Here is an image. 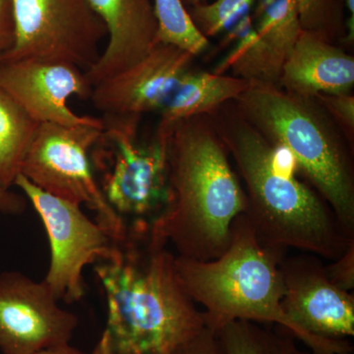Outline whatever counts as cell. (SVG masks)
<instances>
[{
  "label": "cell",
  "instance_id": "6da1fadb",
  "mask_svg": "<svg viewBox=\"0 0 354 354\" xmlns=\"http://www.w3.org/2000/svg\"><path fill=\"white\" fill-rule=\"evenodd\" d=\"M209 115L244 185V216L266 245L332 261L354 243L329 205L297 177L295 160L242 116L235 104Z\"/></svg>",
  "mask_w": 354,
  "mask_h": 354
},
{
  "label": "cell",
  "instance_id": "7a4b0ae2",
  "mask_svg": "<svg viewBox=\"0 0 354 354\" xmlns=\"http://www.w3.org/2000/svg\"><path fill=\"white\" fill-rule=\"evenodd\" d=\"M106 323L92 354H174L205 327L179 279L176 254L151 234H128L94 265Z\"/></svg>",
  "mask_w": 354,
  "mask_h": 354
},
{
  "label": "cell",
  "instance_id": "3957f363",
  "mask_svg": "<svg viewBox=\"0 0 354 354\" xmlns=\"http://www.w3.org/2000/svg\"><path fill=\"white\" fill-rule=\"evenodd\" d=\"M209 115L178 121L169 138L171 199L153 225V241L179 257L216 259L230 243L232 223L245 213L246 195Z\"/></svg>",
  "mask_w": 354,
  "mask_h": 354
},
{
  "label": "cell",
  "instance_id": "277c9868",
  "mask_svg": "<svg viewBox=\"0 0 354 354\" xmlns=\"http://www.w3.org/2000/svg\"><path fill=\"white\" fill-rule=\"evenodd\" d=\"M285 256L263 243L242 214L232 223L230 243L221 256L198 261L176 255V268L184 290L203 307L205 325L215 333L234 321L277 324L312 353L353 354L348 341L312 337L286 315L281 307Z\"/></svg>",
  "mask_w": 354,
  "mask_h": 354
},
{
  "label": "cell",
  "instance_id": "5b68a950",
  "mask_svg": "<svg viewBox=\"0 0 354 354\" xmlns=\"http://www.w3.org/2000/svg\"><path fill=\"white\" fill-rule=\"evenodd\" d=\"M247 121L272 143L283 147L354 237V171L341 135L314 99L286 92L277 84L249 81L234 101Z\"/></svg>",
  "mask_w": 354,
  "mask_h": 354
},
{
  "label": "cell",
  "instance_id": "8992f818",
  "mask_svg": "<svg viewBox=\"0 0 354 354\" xmlns=\"http://www.w3.org/2000/svg\"><path fill=\"white\" fill-rule=\"evenodd\" d=\"M140 120L104 115V128L91 151V162L102 194L128 232L148 234L171 199V127L158 124L150 139L142 140Z\"/></svg>",
  "mask_w": 354,
  "mask_h": 354
},
{
  "label": "cell",
  "instance_id": "52a82bcc",
  "mask_svg": "<svg viewBox=\"0 0 354 354\" xmlns=\"http://www.w3.org/2000/svg\"><path fill=\"white\" fill-rule=\"evenodd\" d=\"M104 127L39 124L20 174L44 192L92 209L113 241H124L128 228L114 213L95 178L91 151Z\"/></svg>",
  "mask_w": 354,
  "mask_h": 354
},
{
  "label": "cell",
  "instance_id": "ba28073f",
  "mask_svg": "<svg viewBox=\"0 0 354 354\" xmlns=\"http://www.w3.org/2000/svg\"><path fill=\"white\" fill-rule=\"evenodd\" d=\"M14 37L4 62L35 59L88 71L101 55L106 26L88 0H10Z\"/></svg>",
  "mask_w": 354,
  "mask_h": 354
},
{
  "label": "cell",
  "instance_id": "9c48e42d",
  "mask_svg": "<svg viewBox=\"0 0 354 354\" xmlns=\"http://www.w3.org/2000/svg\"><path fill=\"white\" fill-rule=\"evenodd\" d=\"M14 186L31 202L48 234L50 262L44 283L58 301H79L85 295L84 270L108 259L115 241L80 205L44 192L21 174Z\"/></svg>",
  "mask_w": 354,
  "mask_h": 354
},
{
  "label": "cell",
  "instance_id": "30bf717a",
  "mask_svg": "<svg viewBox=\"0 0 354 354\" xmlns=\"http://www.w3.org/2000/svg\"><path fill=\"white\" fill-rule=\"evenodd\" d=\"M78 318L50 288L19 272L0 274V351L37 354L68 344Z\"/></svg>",
  "mask_w": 354,
  "mask_h": 354
},
{
  "label": "cell",
  "instance_id": "8fae6325",
  "mask_svg": "<svg viewBox=\"0 0 354 354\" xmlns=\"http://www.w3.org/2000/svg\"><path fill=\"white\" fill-rule=\"evenodd\" d=\"M281 307L291 322L312 337L348 341L354 335V297L335 286L320 258L311 254L283 258Z\"/></svg>",
  "mask_w": 354,
  "mask_h": 354
},
{
  "label": "cell",
  "instance_id": "7c38bea8",
  "mask_svg": "<svg viewBox=\"0 0 354 354\" xmlns=\"http://www.w3.org/2000/svg\"><path fill=\"white\" fill-rule=\"evenodd\" d=\"M0 88L38 124L104 127L102 118L79 115L68 106L72 97L90 99L94 88L85 71L74 65L35 59L3 62Z\"/></svg>",
  "mask_w": 354,
  "mask_h": 354
},
{
  "label": "cell",
  "instance_id": "4fadbf2b",
  "mask_svg": "<svg viewBox=\"0 0 354 354\" xmlns=\"http://www.w3.org/2000/svg\"><path fill=\"white\" fill-rule=\"evenodd\" d=\"M194 57L171 44H156L138 62L94 86L90 100L104 115L160 113Z\"/></svg>",
  "mask_w": 354,
  "mask_h": 354
},
{
  "label": "cell",
  "instance_id": "5bb4252c",
  "mask_svg": "<svg viewBox=\"0 0 354 354\" xmlns=\"http://www.w3.org/2000/svg\"><path fill=\"white\" fill-rule=\"evenodd\" d=\"M257 22L242 32L225 65L235 77L277 84L302 32L295 0H266L256 9Z\"/></svg>",
  "mask_w": 354,
  "mask_h": 354
},
{
  "label": "cell",
  "instance_id": "9a60e30c",
  "mask_svg": "<svg viewBox=\"0 0 354 354\" xmlns=\"http://www.w3.org/2000/svg\"><path fill=\"white\" fill-rule=\"evenodd\" d=\"M108 32L99 59L85 72L94 87L145 57L158 44L153 0H88Z\"/></svg>",
  "mask_w": 354,
  "mask_h": 354
},
{
  "label": "cell",
  "instance_id": "2e32d148",
  "mask_svg": "<svg viewBox=\"0 0 354 354\" xmlns=\"http://www.w3.org/2000/svg\"><path fill=\"white\" fill-rule=\"evenodd\" d=\"M278 85L306 99L317 95L351 94L354 57L335 44L302 31L283 64Z\"/></svg>",
  "mask_w": 354,
  "mask_h": 354
},
{
  "label": "cell",
  "instance_id": "e0dca14e",
  "mask_svg": "<svg viewBox=\"0 0 354 354\" xmlns=\"http://www.w3.org/2000/svg\"><path fill=\"white\" fill-rule=\"evenodd\" d=\"M248 86L245 79L191 68L160 111L158 124L171 127L178 121L194 116L211 115L223 104L236 101Z\"/></svg>",
  "mask_w": 354,
  "mask_h": 354
},
{
  "label": "cell",
  "instance_id": "ac0fdd59",
  "mask_svg": "<svg viewBox=\"0 0 354 354\" xmlns=\"http://www.w3.org/2000/svg\"><path fill=\"white\" fill-rule=\"evenodd\" d=\"M38 123L0 88V187L14 186Z\"/></svg>",
  "mask_w": 354,
  "mask_h": 354
},
{
  "label": "cell",
  "instance_id": "d6986e66",
  "mask_svg": "<svg viewBox=\"0 0 354 354\" xmlns=\"http://www.w3.org/2000/svg\"><path fill=\"white\" fill-rule=\"evenodd\" d=\"M223 354H314L288 333L250 321H234L216 332Z\"/></svg>",
  "mask_w": 354,
  "mask_h": 354
},
{
  "label": "cell",
  "instance_id": "ffe728a7",
  "mask_svg": "<svg viewBox=\"0 0 354 354\" xmlns=\"http://www.w3.org/2000/svg\"><path fill=\"white\" fill-rule=\"evenodd\" d=\"M158 20V43L177 46L197 57L209 46L198 31L181 0H153Z\"/></svg>",
  "mask_w": 354,
  "mask_h": 354
},
{
  "label": "cell",
  "instance_id": "44dd1931",
  "mask_svg": "<svg viewBox=\"0 0 354 354\" xmlns=\"http://www.w3.org/2000/svg\"><path fill=\"white\" fill-rule=\"evenodd\" d=\"M254 4L255 0H216L212 3L203 2L186 9L198 31L209 39L234 31L250 16Z\"/></svg>",
  "mask_w": 354,
  "mask_h": 354
},
{
  "label": "cell",
  "instance_id": "7402d4cb",
  "mask_svg": "<svg viewBox=\"0 0 354 354\" xmlns=\"http://www.w3.org/2000/svg\"><path fill=\"white\" fill-rule=\"evenodd\" d=\"M302 31L330 43L344 41L346 35L344 6L342 0H295Z\"/></svg>",
  "mask_w": 354,
  "mask_h": 354
},
{
  "label": "cell",
  "instance_id": "603a6c76",
  "mask_svg": "<svg viewBox=\"0 0 354 354\" xmlns=\"http://www.w3.org/2000/svg\"><path fill=\"white\" fill-rule=\"evenodd\" d=\"M314 100L326 113L334 118L342 128L344 137L353 143L354 136V97L351 94L317 95Z\"/></svg>",
  "mask_w": 354,
  "mask_h": 354
},
{
  "label": "cell",
  "instance_id": "cb8c5ba5",
  "mask_svg": "<svg viewBox=\"0 0 354 354\" xmlns=\"http://www.w3.org/2000/svg\"><path fill=\"white\" fill-rule=\"evenodd\" d=\"M325 270L328 278L335 286L351 292L354 288V243L341 257L325 266Z\"/></svg>",
  "mask_w": 354,
  "mask_h": 354
},
{
  "label": "cell",
  "instance_id": "d4e9b609",
  "mask_svg": "<svg viewBox=\"0 0 354 354\" xmlns=\"http://www.w3.org/2000/svg\"><path fill=\"white\" fill-rule=\"evenodd\" d=\"M174 354H223L216 333L209 328L204 329L183 344Z\"/></svg>",
  "mask_w": 354,
  "mask_h": 354
},
{
  "label": "cell",
  "instance_id": "484cf974",
  "mask_svg": "<svg viewBox=\"0 0 354 354\" xmlns=\"http://www.w3.org/2000/svg\"><path fill=\"white\" fill-rule=\"evenodd\" d=\"M14 29L10 0H0V66L13 44Z\"/></svg>",
  "mask_w": 354,
  "mask_h": 354
},
{
  "label": "cell",
  "instance_id": "4316f807",
  "mask_svg": "<svg viewBox=\"0 0 354 354\" xmlns=\"http://www.w3.org/2000/svg\"><path fill=\"white\" fill-rule=\"evenodd\" d=\"M25 209V201L10 190L0 187V213L17 215Z\"/></svg>",
  "mask_w": 354,
  "mask_h": 354
},
{
  "label": "cell",
  "instance_id": "83f0119b",
  "mask_svg": "<svg viewBox=\"0 0 354 354\" xmlns=\"http://www.w3.org/2000/svg\"><path fill=\"white\" fill-rule=\"evenodd\" d=\"M344 8L348 11L349 16L346 21V35L344 43L353 44L354 41V0H342Z\"/></svg>",
  "mask_w": 354,
  "mask_h": 354
},
{
  "label": "cell",
  "instance_id": "f1b7e54d",
  "mask_svg": "<svg viewBox=\"0 0 354 354\" xmlns=\"http://www.w3.org/2000/svg\"><path fill=\"white\" fill-rule=\"evenodd\" d=\"M37 354H88L84 351H79L70 344H64V346H57V348L46 349V351H39ZM92 354V353H91Z\"/></svg>",
  "mask_w": 354,
  "mask_h": 354
},
{
  "label": "cell",
  "instance_id": "f546056e",
  "mask_svg": "<svg viewBox=\"0 0 354 354\" xmlns=\"http://www.w3.org/2000/svg\"><path fill=\"white\" fill-rule=\"evenodd\" d=\"M181 1H183L184 6H185L186 8H188V7L195 6H197V4L206 2V0H181Z\"/></svg>",
  "mask_w": 354,
  "mask_h": 354
},
{
  "label": "cell",
  "instance_id": "4dcf8cb0",
  "mask_svg": "<svg viewBox=\"0 0 354 354\" xmlns=\"http://www.w3.org/2000/svg\"><path fill=\"white\" fill-rule=\"evenodd\" d=\"M266 0H258V3H260V2H264Z\"/></svg>",
  "mask_w": 354,
  "mask_h": 354
}]
</instances>
